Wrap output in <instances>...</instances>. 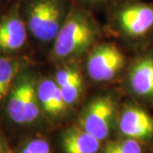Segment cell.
Returning a JSON list of instances; mask_svg holds the SVG:
<instances>
[{"label":"cell","mask_w":153,"mask_h":153,"mask_svg":"<svg viewBox=\"0 0 153 153\" xmlns=\"http://www.w3.org/2000/svg\"><path fill=\"white\" fill-rule=\"evenodd\" d=\"M100 34L99 25L89 13L72 9L53 41V56L56 60H70L89 53Z\"/></svg>","instance_id":"obj_1"},{"label":"cell","mask_w":153,"mask_h":153,"mask_svg":"<svg viewBox=\"0 0 153 153\" xmlns=\"http://www.w3.org/2000/svg\"><path fill=\"white\" fill-rule=\"evenodd\" d=\"M66 16L61 0H35L28 8L27 26L39 41L53 42Z\"/></svg>","instance_id":"obj_2"},{"label":"cell","mask_w":153,"mask_h":153,"mask_svg":"<svg viewBox=\"0 0 153 153\" xmlns=\"http://www.w3.org/2000/svg\"><path fill=\"white\" fill-rule=\"evenodd\" d=\"M118 122L117 102L112 94H102L93 99L81 112L79 126L100 141L109 137Z\"/></svg>","instance_id":"obj_3"},{"label":"cell","mask_w":153,"mask_h":153,"mask_svg":"<svg viewBox=\"0 0 153 153\" xmlns=\"http://www.w3.org/2000/svg\"><path fill=\"white\" fill-rule=\"evenodd\" d=\"M126 65V57L114 43L96 44L88 53L86 71L96 83H107L119 76Z\"/></svg>","instance_id":"obj_4"},{"label":"cell","mask_w":153,"mask_h":153,"mask_svg":"<svg viewBox=\"0 0 153 153\" xmlns=\"http://www.w3.org/2000/svg\"><path fill=\"white\" fill-rule=\"evenodd\" d=\"M115 24L128 39L145 37L153 29V5L133 2L120 6L115 13Z\"/></svg>","instance_id":"obj_5"},{"label":"cell","mask_w":153,"mask_h":153,"mask_svg":"<svg viewBox=\"0 0 153 153\" xmlns=\"http://www.w3.org/2000/svg\"><path fill=\"white\" fill-rule=\"evenodd\" d=\"M9 116L18 124L32 123L40 115L37 87L31 78H23L15 86L7 105Z\"/></svg>","instance_id":"obj_6"},{"label":"cell","mask_w":153,"mask_h":153,"mask_svg":"<svg viewBox=\"0 0 153 153\" xmlns=\"http://www.w3.org/2000/svg\"><path fill=\"white\" fill-rule=\"evenodd\" d=\"M117 125L126 138L140 142L149 140L153 136V118L139 106L123 107L118 115Z\"/></svg>","instance_id":"obj_7"},{"label":"cell","mask_w":153,"mask_h":153,"mask_svg":"<svg viewBox=\"0 0 153 153\" xmlns=\"http://www.w3.org/2000/svg\"><path fill=\"white\" fill-rule=\"evenodd\" d=\"M128 87L138 99L153 100V56L145 55L131 65L128 74Z\"/></svg>","instance_id":"obj_8"},{"label":"cell","mask_w":153,"mask_h":153,"mask_svg":"<svg viewBox=\"0 0 153 153\" xmlns=\"http://www.w3.org/2000/svg\"><path fill=\"white\" fill-rule=\"evenodd\" d=\"M28 37L25 22L18 15H11L0 22V50L13 52L21 49Z\"/></svg>","instance_id":"obj_9"},{"label":"cell","mask_w":153,"mask_h":153,"mask_svg":"<svg viewBox=\"0 0 153 153\" xmlns=\"http://www.w3.org/2000/svg\"><path fill=\"white\" fill-rule=\"evenodd\" d=\"M54 81L59 87L67 106L77 103L84 89V81L80 71L74 66H65L55 73Z\"/></svg>","instance_id":"obj_10"},{"label":"cell","mask_w":153,"mask_h":153,"mask_svg":"<svg viewBox=\"0 0 153 153\" xmlns=\"http://www.w3.org/2000/svg\"><path fill=\"white\" fill-rule=\"evenodd\" d=\"M37 93L40 106L51 116L61 115L68 107L59 87L53 79L42 80L37 86Z\"/></svg>","instance_id":"obj_11"},{"label":"cell","mask_w":153,"mask_h":153,"mask_svg":"<svg viewBox=\"0 0 153 153\" xmlns=\"http://www.w3.org/2000/svg\"><path fill=\"white\" fill-rule=\"evenodd\" d=\"M101 142L79 125L68 129L62 136L65 153H98Z\"/></svg>","instance_id":"obj_12"},{"label":"cell","mask_w":153,"mask_h":153,"mask_svg":"<svg viewBox=\"0 0 153 153\" xmlns=\"http://www.w3.org/2000/svg\"><path fill=\"white\" fill-rule=\"evenodd\" d=\"M17 70L15 61L10 58L0 57V100L7 96Z\"/></svg>","instance_id":"obj_13"},{"label":"cell","mask_w":153,"mask_h":153,"mask_svg":"<svg viewBox=\"0 0 153 153\" xmlns=\"http://www.w3.org/2000/svg\"><path fill=\"white\" fill-rule=\"evenodd\" d=\"M102 153H142V148L139 141L125 137L109 142L104 147Z\"/></svg>","instance_id":"obj_14"},{"label":"cell","mask_w":153,"mask_h":153,"mask_svg":"<svg viewBox=\"0 0 153 153\" xmlns=\"http://www.w3.org/2000/svg\"><path fill=\"white\" fill-rule=\"evenodd\" d=\"M22 153H51V147L47 140L43 138H37L25 145Z\"/></svg>","instance_id":"obj_15"},{"label":"cell","mask_w":153,"mask_h":153,"mask_svg":"<svg viewBox=\"0 0 153 153\" xmlns=\"http://www.w3.org/2000/svg\"><path fill=\"white\" fill-rule=\"evenodd\" d=\"M82 1H85L88 3H99V2L105 1V0H82Z\"/></svg>","instance_id":"obj_16"},{"label":"cell","mask_w":153,"mask_h":153,"mask_svg":"<svg viewBox=\"0 0 153 153\" xmlns=\"http://www.w3.org/2000/svg\"><path fill=\"white\" fill-rule=\"evenodd\" d=\"M0 153H3L2 152V143H1V140H0Z\"/></svg>","instance_id":"obj_17"}]
</instances>
